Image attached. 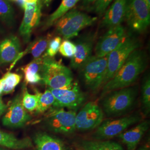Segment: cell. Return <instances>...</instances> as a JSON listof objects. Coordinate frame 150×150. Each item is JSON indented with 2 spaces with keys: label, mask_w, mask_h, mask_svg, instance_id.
<instances>
[{
  "label": "cell",
  "mask_w": 150,
  "mask_h": 150,
  "mask_svg": "<svg viewBox=\"0 0 150 150\" xmlns=\"http://www.w3.org/2000/svg\"><path fill=\"white\" fill-rule=\"evenodd\" d=\"M138 150H147V148H146L145 147H141V148H140Z\"/></svg>",
  "instance_id": "40"
},
{
  "label": "cell",
  "mask_w": 150,
  "mask_h": 150,
  "mask_svg": "<svg viewBox=\"0 0 150 150\" xmlns=\"http://www.w3.org/2000/svg\"><path fill=\"white\" fill-rule=\"evenodd\" d=\"M43 56V66L40 73L42 82L51 89L64 88L72 86L74 78L71 71L54 58Z\"/></svg>",
  "instance_id": "2"
},
{
  "label": "cell",
  "mask_w": 150,
  "mask_h": 150,
  "mask_svg": "<svg viewBox=\"0 0 150 150\" xmlns=\"http://www.w3.org/2000/svg\"><path fill=\"white\" fill-rule=\"evenodd\" d=\"M141 120L138 115H131L121 118L103 121L93 134L95 140L104 141L112 139L122 134L131 125Z\"/></svg>",
  "instance_id": "8"
},
{
  "label": "cell",
  "mask_w": 150,
  "mask_h": 150,
  "mask_svg": "<svg viewBox=\"0 0 150 150\" xmlns=\"http://www.w3.org/2000/svg\"><path fill=\"white\" fill-rule=\"evenodd\" d=\"M103 119L102 108L95 102H88L76 115V129L81 132L91 131L97 128Z\"/></svg>",
  "instance_id": "11"
},
{
  "label": "cell",
  "mask_w": 150,
  "mask_h": 150,
  "mask_svg": "<svg viewBox=\"0 0 150 150\" xmlns=\"http://www.w3.org/2000/svg\"><path fill=\"white\" fill-rule=\"evenodd\" d=\"M43 60L44 56L43 55L39 58L33 59L29 64L21 67V70L24 74H40L43 66Z\"/></svg>",
  "instance_id": "29"
},
{
  "label": "cell",
  "mask_w": 150,
  "mask_h": 150,
  "mask_svg": "<svg viewBox=\"0 0 150 150\" xmlns=\"http://www.w3.org/2000/svg\"><path fill=\"white\" fill-rule=\"evenodd\" d=\"M81 145L83 150H124L118 143L108 140H85Z\"/></svg>",
  "instance_id": "23"
},
{
  "label": "cell",
  "mask_w": 150,
  "mask_h": 150,
  "mask_svg": "<svg viewBox=\"0 0 150 150\" xmlns=\"http://www.w3.org/2000/svg\"><path fill=\"white\" fill-rule=\"evenodd\" d=\"M75 43L72 42L69 40H64L61 43L59 51L60 54L67 58H72L75 53Z\"/></svg>",
  "instance_id": "30"
},
{
  "label": "cell",
  "mask_w": 150,
  "mask_h": 150,
  "mask_svg": "<svg viewBox=\"0 0 150 150\" xmlns=\"http://www.w3.org/2000/svg\"><path fill=\"white\" fill-rule=\"evenodd\" d=\"M6 110V106L4 103L1 98L0 97V117L5 113Z\"/></svg>",
  "instance_id": "34"
},
{
  "label": "cell",
  "mask_w": 150,
  "mask_h": 150,
  "mask_svg": "<svg viewBox=\"0 0 150 150\" xmlns=\"http://www.w3.org/2000/svg\"><path fill=\"white\" fill-rule=\"evenodd\" d=\"M128 35L126 29L121 25L109 28L96 43L95 56H106L122 43Z\"/></svg>",
  "instance_id": "12"
},
{
  "label": "cell",
  "mask_w": 150,
  "mask_h": 150,
  "mask_svg": "<svg viewBox=\"0 0 150 150\" xmlns=\"http://www.w3.org/2000/svg\"><path fill=\"white\" fill-rule=\"evenodd\" d=\"M139 46V40L129 34L122 43L107 55V72L103 85L112 78L129 55Z\"/></svg>",
  "instance_id": "6"
},
{
  "label": "cell",
  "mask_w": 150,
  "mask_h": 150,
  "mask_svg": "<svg viewBox=\"0 0 150 150\" xmlns=\"http://www.w3.org/2000/svg\"><path fill=\"white\" fill-rule=\"evenodd\" d=\"M51 40L50 36L47 35L45 36H41L36 38L31 43H30L27 48L24 51L21 52L18 55L15 62L11 64V69L13 66L16 64V62L21 59L22 57L27 54H31L34 58V59L40 57L43 52L46 50L48 42Z\"/></svg>",
  "instance_id": "20"
},
{
  "label": "cell",
  "mask_w": 150,
  "mask_h": 150,
  "mask_svg": "<svg viewBox=\"0 0 150 150\" xmlns=\"http://www.w3.org/2000/svg\"><path fill=\"white\" fill-rule=\"evenodd\" d=\"M125 20L134 32H144L150 25V7L145 0H127Z\"/></svg>",
  "instance_id": "7"
},
{
  "label": "cell",
  "mask_w": 150,
  "mask_h": 150,
  "mask_svg": "<svg viewBox=\"0 0 150 150\" xmlns=\"http://www.w3.org/2000/svg\"><path fill=\"white\" fill-rule=\"evenodd\" d=\"M137 95L134 87H126L111 91L104 96L102 102L105 113L108 117H116L129 111Z\"/></svg>",
  "instance_id": "3"
},
{
  "label": "cell",
  "mask_w": 150,
  "mask_h": 150,
  "mask_svg": "<svg viewBox=\"0 0 150 150\" xmlns=\"http://www.w3.org/2000/svg\"><path fill=\"white\" fill-rule=\"evenodd\" d=\"M127 0H115L107 11L101 21L102 27L110 28L121 25L125 20Z\"/></svg>",
  "instance_id": "17"
},
{
  "label": "cell",
  "mask_w": 150,
  "mask_h": 150,
  "mask_svg": "<svg viewBox=\"0 0 150 150\" xmlns=\"http://www.w3.org/2000/svg\"><path fill=\"white\" fill-rule=\"evenodd\" d=\"M61 43V38L59 36H56L51 39L48 42L46 52L44 55L48 57L53 58L59 52Z\"/></svg>",
  "instance_id": "31"
},
{
  "label": "cell",
  "mask_w": 150,
  "mask_h": 150,
  "mask_svg": "<svg viewBox=\"0 0 150 150\" xmlns=\"http://www.w3.org/2000/svg\"><path fill=\"white\" fill-rule=\"evenodd\" d=\"M0 20L10 27L15 23V11L8 0H0Z\"/></svg>",
  "instance_id": "26"
},
{
  "label": "cell",
  "mask_w": 150,
  "mask_h": 150,
  "mask_svg": "<svg viewBox=\"0 0 150 150\" xmlns=\"http://www.w3.org/2000/svg\"><path fill=\"white\" fill-rule=\"evenodd\" d=\"M52 0H44L43 1V4H45L46 6H48L51 4Z\"/></svg>",
  "instance_id": "37"
},
{
  "label": "cell",
  "mask_w": 150,
  "mask_h": 150,
  "mask_svg": "<svg viewBox=\"0 0 150 150\" xmlns=\"http://www.w3.org/2000/svg\"><path fill=\"white\" fill-rule=\"evenodd\" d=\"M22 76L19 74L8 72L1 79L2 92L5 94L10 93L14 91L16 86L21 82Z\"/></svg>",
  "instance_id": "25"
},
{
  "label": "cell",
  "mask_w": 150,
  "mask_h": 150,
  "mask_svg": "<svg viewBox=\"0 0 150 150\" xmlns=\"http://www.w3.org/2000/svg\"><path fill=\"white\" fill-rule=\"evenodd\" d=\"M0 150H7L5 149H0Z\"/></svg>",
  "instance_id": "42"
},
{
  "label": "cell",
  "mask_w": 150,
  "mask_h": 150,
  "mask_svg": "<svg viewBox=\"0 0 150 150\" xmlns=\"http://www.w3.org/2000/svg\"><path fill=\"white\" fill-rule=\"evenodd\" d=\"M26 4H33L38 2V0H22Z\"/></svg>",
  "instance_id": "35"
},
{
  "label": "cell",
  "mask_w": 150,
  "mask_h": 150,
  "mask_svg": "<svg viewBox=\"0 0 150 150\" xmlns=\"http://www.w3.org/2000/svg\"><path fill=\"white\" fill-rule=\"evenodd\" d=\"M33 141L37 150H69L61 139L46 132L36 134Z\"/></svg>",
  "instance_id": "19"
},
{
  "label": "cell",
  "mask_w": 150,
  "mask_h": 150,
  "mask_svg": "<svg viewBox=\"0 0 150 150\" xmlns=\"http://www.w3.org/2000/svg\"><path fill=\"white\" fill-rule=\"evenodd\" d=\"M145 53L137 49L129 55L112 78L102 86L101 96L111 91L129 87L146 69Z\"/></svg>",
  "instance_id": "1"
},
{
  "label": "cell",
  "mask_w": 150,
  "mask_h": 150,
  "mask_svg": "<svg viewBox=\"0 0 150 150\" xmlns=\"http://www.w3.org/2000/svg\"><path fill=\"white\" fill-rule=\"evenodd\" d=\"M2 32V28H1V27H0V32Z\"/></svg>",
  "instance_id": "41"
},
{
  "label": "cell",
  "mask_w": 150,
  "mask_h": 150,
  "mask_svg": "<svg viewBox=\"0 0 150 150\" xmlns=\"http://www.w3.org/2000/svg\"><path fill=\"white\" fill-rule=\"evenodd\" d=\"M149 127V121H142L129 130L119 134L118 137L127 147V150H135Z\"/></svg>",
  "instance_id": "18"
},
{
  "label": "cell",
  "mask_w": 150,
  "mask_h": 150,
  "mask_svg": "<svg viewBox=\"0 0 150 150\" xmlns=\"http://www.w3.org/2000/svg\"><path fill=\"white\" fill-rule=\"evenodd\" d=\"M80 0H62L58 8L51 14L44 22V29L51 27L59 18L67 12L72 9Z\"/></svg>",
  "instance_id": "22"
},
{
  "label": "cell",
  "mask_w": 150,
  "mask_h": 150,
  "mask_svg": "<svg viewBox=\"0 0 150 150\" xmlns=\"http://www.w3.org/2000/svg\"><path fill=\"white\" fill-rule=\"evenodd\" d=\"M142 107L145 115L150 111V76H146L143 80L141 87Z\"/></svg>",
  "instance_id": "27"
},
{
  "label": "cell",
  "mask_w": 150,
  "mask_h": 150,
  "mask_svg": "<svg viewBox=\"0 0 150 150\" xmlns=\"http://www.w3.org/2000/svg\"><path fill=\"white\" fill-rule=\"evenodd\" d=\"M75 111H66L63 108H56L50 113L45 120L46 127L54 133L72 134L76 129Z\"/></svg>",
  "instance_id": "9"
},
{
  "label": "cell",
  "mask_w": 150,
  "mask_h": 150,
  "mask_svg": "<svg viewBox=\"0 0 150 150\" xmlns=\"http://www.w3.org/2000/svg\"><path fill=\"white\" fill-rule=\"evenodd\" d=\"M96 20L97 17L72 9L55 23L56 30L64 40H69L77 36L82 29L92 25Z\"/></svg>",
  "instance_id": "4"
},
{
  "label": "cell",
  "mask_w": 150,
  "mask_h": 150,
  "mask_svg": "<svg viewBox=\"0 0 150 150\" xmlns=\"http://www.w3.org/2000/svg\"><path fill=\"white\" fill-rule=\"evenodd\" d=\"M95 34L88 33L79 38L75 45L76 50L73 57L71 59L70 66L74 69H79L87 59L92 56L95 39Z\"/></svg>",
  "instance_id": "15"
},
{
  "label": "cell",
  "mask_w": 150,
  "mask_h": 150,
  "mask_svg": "<svg viewBox=\"0 0 150 150\" xmlns=\"http://www.w3.org/2000/svg\"><path fill=\"white\" fill-rule=\"evenodd\" d=\"M2 85H1V79H0V95L2 93Z\"/></svg>",
  "instance_id": "38"
},
{
  "label": "cell",
  "mask_w": 150,
  "mask_h": 150,
  "mask_svg": "<svg viewBox=\"0 0 150 150\" xmlns=\"http://www.w3.org/2000/svg\"><path fill=\"white\" fill-rule=\"evenodd\" d=\"M30 115L22 103V95H17L12 101L7 111L4 116L2 122L10 128H21L31 120Z\"/></svg>",
  "instance_id": "14"
},
{
  "label": "cell",
  "mask_w": 150,
  "mask_h": 150,
  "mask_svg": "<svg viewBox=\"0 0 150 150\" xmlns=\"http://www.w3.org/2000/svg\"><path fill=\"white\" fill-rule=\"evenodd\" d=\"M96 0H83V2L85 4V5H88V4H90L92 3H93L95 2Z\"/></svg>",
  "instance_id": "36"
},
{
  "label": "cell",
  "mask_w": 150,
  "mask_h": 150,
  "mask_svg": "<svg viewBox=\"0 0 150 150\" xmlns=\"http://www.w3.org/2000/svg\"><path fill=\"white\" fill-rule=\"evenodd\" d=\"M148 6L150 7V0H145Z\"/></svg>",
  "instance_id": "39"
},
{
  "label": "cell",
  "mask_w": 150,
  "mask_h": 150,
  "mask_svg": "<svg viewBox=\"0 0 150 150\" xmlns=\"http://www.w3.org/2000/svg\"><path fill=\"white\" fill-rule=\"evenodd\" d=\"M35 94L38 98V107L36 110L37 113L45 112L50 108L53 106L54 103V97L52 92L48 89L44 92H40L36 90Z\"/></svg>",
  "instance_id": "24"
},
{
  "label": "cell",
  "mask_w": 150,
  "mask_h": 150,
  "mask_svg": "<svg viewBox=\"0 0 150 150\" xmlns=\"http://www.w3.org/2000/svg\"><path fill=\"white\" fill-rule=\"evenodd\" d=\"M42 4L41 0L33 4H26L24 8V16L19 28V33L25 43L30 41L33 30L40 22Z\"/></svg>",
  "instance_id": "13"
},
{
  "label": "cell",
  "mask_w": 150,
  "mask_h": 150,
  "mask_svg": "<svg viewBox=\"0 0 150 150\" xmlns=\"http://www.w3.org/2000/svg\"><path fill=\"white\" fill-rule=\"evenodd\" d=\"M107 69V56H92L79 70L86 87L91 91H95L103 85Z\"/></svg>",
  "instance_id": "5"
},
{
  "label": "cell",
  "mask_w": 150,
  "mask_h": 150,
  "mask_svg": "<svg viewBox=\"0 0 150 150\" xmlns=\"http://www.w3.org/2000/svg\"><path fill=\"white\" fill-rule=\"evenodd\" d=\"M25 76V82L26 84H36L42 81V78L40 74H26Z\"/></svg>",
  "instance_id": "33"
},
{
  "label": "cell",
  "mask_w": 150,
  "mask_h": 150,
  "mask_svg": "<svg viewBox=\"0 0 150 150\" xmlns=\"http://www.w3.org/2000/svg\"><path fill=\"white\" fill-rule=\"evenodd\" d=\"M22 103L26 111L33 112L36 110L38 107V96L36 94L30 93L27 89H25L22 95Z\"/></svg>",
  "instance_id": "28"
},
{
  "label": "cell",
  "mask_w": 150,
  "mask_h": 150,
  "mask_svg": "<svg viewBox=\"0 0 150 150\" xmlns=\"http://www.w3.org/2000/svg\"><path fill=\"white\" fill-rule=\"evenodd\" d=\"M12 1H16V0H12Z\"/></svg>",
  "instance_id": "43"
},
{
  "label": "cell",
  "mask_w": 150,
  "mask_h": 150,
  "mask_svg": "<svg viewBox=\"0 0 150 150\" xmlns=\"http://www.w3.org/2000/svg\"><path fill=\"white\" fill-rule=\"evenodd\" d=\"M21 52L19 38L11 35L0 41V66L13 64Z\"/></svg>",
  "instance_id": "16"
},
{
  "label": "cell",
  "mask_w": 150,
  "mask_h": 150,
  "mask_svg": "<svg viewBox=\"0 0 150 150\" xmlns=\"http://www.w3.org/2000/svg\"><path fill=\"white\" fill-rule=\"evenodd\" d=\"M0 146L12 150H22L31 147L33 145L29 138L20 139L12 134L0 129Z\"/></svg>",
  "instance_id": "21"
},
{
  "label": "cell",
  "mask_w": 150,
  "mask_h": 150,
  "mask_svg": "<svg viewBox=\"0 0 150 150\" xmlns=\"http://www.w3.org/2000/svg\"><path fill=\"white\" fill-rule=\"evenodd\" d=\"M54 97L53 107L56 108H68L76 110L85 101L84 94L77 83H72L70 87L59 89L48 88Z\"/></svg>",
  "instance_id": "10"
},
{
  "label": "cell",
  "mask_w": 150,
  "mask_h": 150,
  "mask_svg": "<svg viewBox=\"0 0 150 150\" xmlns=\"http://www.w3.org/2000/svg\"><path fill=\"white\" fill-rule=\"evenodd\" d=\"M113 0H96L93 7L94 11L99 15H102L106 11L108 6Z\"/></svg>",
  "instance_id": "32"
}]
</instances>
